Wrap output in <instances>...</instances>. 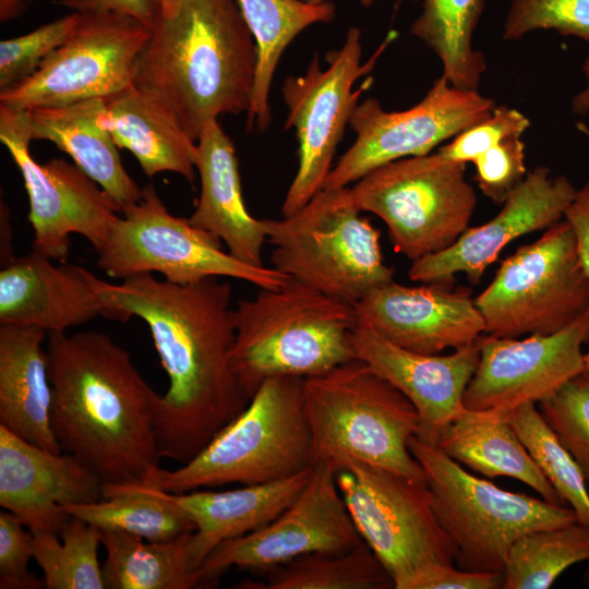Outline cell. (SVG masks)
<instances>
[{"instance_id":"6da1fadb","label":"cell","mask_w":589,"mask_h":589,"mask_svg":"<svg viewBox=\"0 0 589 589\" xmlns=\"http://www.w3.org/2000/svg\"><path fill=\"white\" fill-rule=\"evenodd\" d=\"M103 297L115 320L148 326L169 378L155 419L161 458L183 465L249 404L231 365L236 339L232 290L219 277L175 284L134 275L105 281Z\"/></svg>"},{"instance_id":"7a4b0ae2","label":"cell","mask_w":589,"mask_h":589,"mask_svg":"<svg viewBox=\"0 0 589 589\" xmlns=\"http://www.w3.org/2000/svg\"><path fill=\"white\" fill-rule=\"evenodd\" d=\"M51 426L63 453L104 484L142 483L161 459L160 399L127 349L98 332L48 334Z\"/></svg>"},{"instance_id":"3957f363","label":"cell","mask_w":589,"mask_h":589,"mask_svg":"<svg viewBox=\"0 0 589 589\" xmlns=\"http://www.w3.org/2000/svg\"><path fill=\"white\" fill-rule=\"evenodd\" d=\"M256 65L255 40L236 0H180L152 27L134 84L196 142L219 116L249 110Z\"/></svg>"},{"instance_id":"277c9868","label":"cell","mask_w":589,"mask_h":589,"mask_svg":"<svg viewBox=\"0 0 589 589\" xmlns=\"http://www.w3.org/2000/svg\"><path fill=\"white\" fill-rule=\"evenodd\" d=\"M232 370L251 398L273 376L309 377L353 360L352 304L294 278L274 289L260 288L233 310Z\"/></svg>"},{"instance_id":"5b68a950","label":"cell","mask_w":589,"mask_h":589,"mask_svg":"<svg viewBox=\"0 0 589 589\" xmlns=\"http://www.w3.org/2000/svg\"><path fill=\"white\" fill-rule=\"evenodd\" d=\"M313 465L303 377L280 375L263 381L248 406L196 456L175 470L157 467L139 484L185 493L275 482Z\"/></svg>"},{"instance_id":"8992f818","label":"cell","mask_w":589,"mask_h":589,"mask_svg":"<svg viewBox=\"0 0 589 589\" xmlns=\"http://www.w3.org/2000/svg\"><path fill=\"white\" fill-rule=\"evenodd\" d=\"M303 404L314 464L352 457L426 482L408 447L421 428L417 409L366 363L353 359L304 377Z\"/></svg>"},{"instance_id":"52a82bcc","label":"cell","mask_w":589,"mask_h":589,"mask_svg":"<svg viewBox=\"0 0 589 589\" xmlns=\"http://www.w3.org/2000/svg\"><path fill=\"white\" fill-rule=\"evenodd\" d=\"M350 188L322 189L283 219H264L272 267L329 297L354 304L393 279L380 230L361 216Z\"/></svg>"},{"instance_id":"ba28073f","label":"cell","mask_w":589,"mask_h":589,"mask_svg":"<svg viewBox=\"0 0 589 589\" xmlns=\"http://www.w3.org/2000/svg\"><path fill=\"white\" fill-rule=\"evenodd\" d=\"M408 447L425 471L434 513L457 548L461 569L503 573L518 539L577 520L569 506L503 490L416 435Z\"/></svg>"},{"instance_id":"9c48e42d","label":"cell","mask_w":589,"mask_h":589,"mask_svg":"<svg viewBox=\"0 0 589 589\" xmlns=\"http://www.w3.org/2000/svg\"><path fill=\"white\" fill-rule=\"evenodd\" d=\"M350 194L360 212L385 223L396 252L412 262L454 244L477 205L466 164L438 149L377 167L354 182Z\"/></svg>"},{"instance_id":"30bf717a","label":"cell","mask_w":589,"mask_h":589,"mask_svg":"<svg viewBox=\"0 0 589 589\" xmlns=\"http://www.w3.org/2000/svg\"><path fill=\"white\" fill-rule=\"evenodd\" d=\"M484 334L501 338L557 333L589 312V277L563 218L500 265L474 298Z\"/></svg>"},{"instance_id":"8fae6325","label":"cell","mask_w":589,"mask_h":589,"mask_svg":"<svg viewBox=\"0 0 589 589\" xmlns=\"http://www.w3.org/2000/svg\"><path fill=\"white\" fill-rule=\"evenodd\" d=\"M122 214L96 251L98 267L110 277L159 273L181 285L229 277L265 289L288 279L273 267L249 265L224 251L218 237L168 212L152 184Z\"/></svg>"},{"instance_id":"7c38bea8","label":"cell","mask_w":589,"mask_h":589,"mask_svg":"<svg viewBox=\"0 0 589 589\" xmlns=\"http://www.w3.org/2000/svg\"><path fill=\"white\" fill-rule=\"evenodd\" d=\"M330 461L361 539L388 572L395 589L426 565L455 563L457 548L434 513L426 482L352 457Z\"/></svg>"},{"instance_id":"4fadbf2b","label":"cell","mask_w":589,"mask_h":589,"mask_svg":"<svg viewBox=\"0 0 589 589\" xmlns=\"http://www.w3.org/2000/svg\"><path fill=\"white\" fill-rule=\"evenodd\" d=\"M77 13L79 23L68 39L29 77L1 91L0 105L29 111L105 99L134 84L152 28L115 11L86 9Z\"/></svg>"},{"instance_id":"5bb4252c","label":"cell","mask_w":589,"mask_h":589,"mask_svg":"<svg viewBox=\"0 0 589 589\" xmlns=\"http://www.w3.org/2000/svg\"><path fill=\"white\" fill-rule=\"evenodd\" d=\"M395 37L396 33L389 32L374 55L361 63V32L351 27L342 46L326 55L325 70L315 56L303 75L284 82L283 97L288 108L285 129L296 130L299 166L281 206L283 217L298 212L323 189L345 128L372 80L356 91L354 83L373 70Z\"/></svg>"},{"instance_id":"9a60e30c","label":"cell","mask_w":589,"mask_h":589,"mask_svg":"<svg viewBox=\"0 0 589 589\" xmlns=\"http://www.w3.org/2000/svg\"><path fill=\"white\" fill-rule=\"evenodd\" d=\"M0 140L28 196L32 251L63 263L72 233L83 236L97 251L121 213L119 206L74 163L53 158L38 164L33 158L28 111L0 105Z\"/></svg>"},{"instance_id":"2e32d148","label":"cell","mask_w":589,"mask_h":589,"mask_svg":"<svg viewBox=\"0 0 589 589\" xmlns=\"http://www.w3.org/2000/svg\"><path fill=\"white\" fill-rule=\"evenodd\" d=\"M496 104L478 89L442 75L413 107L385 111L375 98L356 107L349 125L356 140L328 173L323 189L348 187L380 166L432 153L441 143L491 116Z\"/></svg>"},{"instance_id":"e0dca14e","label":"cell","mask_w":589,"mask_h":589,"mask_svg":"<svg viewBox=\"0 0 589 589\" xmlns=\"http://www.w3.org/2000/svg\"><path fill=\"white\" fill-rule=\"evenodd\" d=\"M362 541L337 486L334 464L321 460L276 518L218 544L199 570L205 586L231 567L266 570L310 553L348 550Z\"/></svg>"},{"instance_id":"ac0fdd59","label":"cell","mask_w":589,"mask_h":589,"mask_svg":"<svg viewBox=\"0 0 589 589\" xmlns=\"http://www.w3.org/2000/svg\"><path fill=\"white\" fill-rule=\"evenodd\" d=\"M478 366L464 393L467 410L493 417L539 404L584 371L582 345L589 340V312L550 335L479 337Z\"/></svg>"},{"instance_id":"d6986e66","label":"cell","mask_w":589,"mask_h":589,"mask_svg":"<svg viewBox=\"0 0 589 589\" xmlns=\"http://www.w3.org/2000/svg\"><path fill=\"white\" fill-rule=\"evenodd\" d=\"M576 188L548 167L529 171L489 221L468 229L449 248L413 261L408 276L416 283H453L464 273L478 284L503 249L515 239L544 231L562 220Z\"/></svg>"},{"instance_id":"ffe728a7","label":"cell","mask_w":589,"mask_h":589,"mask_svg":"<svg viewBox=\"0 0 589 589\" xmlns=\"http://www.w3.org/2000/svg\"><path fill=\"white\" fill-rule=\"evenodd\" d=\"M453 283L406 286L394 280L353 304L359 320L395 345L422 354H438L474 342L484 320L465 288Z\"/></svg>"},{"instance_id":"44dd1931","label":"cell","mask_w":589,"mask_h":589,"mask_svg":"<svg viewBox=\"0 0 589 589\" xmlns=\"http://www.w3.org/2000/svg\"><path fill=\"white\" fill-rule=\"evenodd\" d=\"M478 339L441 356L401 348L359 318L351 333L354 358L411 401L421 422L416 436L433 445L442 431L466 410L462 397L479 363Z\"/></svg>"},{"instance_id":"7402d4cb","label":"cell","mask_w":589,"mask_h":589,"mask_svg":"<svg viewBox=\"0 0 589 589\" xmlns=\"http://www.w3.org/2000/svg\"><path fill=\"white\" fill-rule=\"evenodd\" d=\"M104 498L103 481L74 456L53 453L0 425V506L31 532L60 534L63 505Z\"/></svg>"},{"instance_id":"603a6c76","label":"cell","mask_w":589,"mask_h":589,"mask_svg":"<svg viewBox=\"0 0 589 589\" xmlns=\"http://www.w3.org/2000/svg\"><path fill=\"white\" fill-rule=\"evenodd\" d=\"M104 284L83 266L56 265L34 251L14 256L0 271V325L59 334L97 316L115 320L101 293Z\"/></svg>"},{"instance_id":"cb8c5ba5","label":"cell","mask_w":589,"mask_h":589,"mask_svg":"<svg viewBox=\"0 0 589 589\" xmlns=\"http://www.w3.org/2000/svg\"><path fill=\"white\" fill-rule=\"evenodd\" d=\"M196 146L201 193L188 220L218 237L240 262L264 266L265 221L254 218L247 209L236 151L218 120L205 127Z\"/></svg>"},{"instance_id":"d4e9b609","label":"cell","mask_w":589,"mask_h":589,"mask_svg":"<svg viewBox=\"0 0 589 589\" xmlns=\"http://www.w3.org/2000/svg\"><path fill=\"white\" fill-rule=\"evenodd\" d=\"M313 466L279 481L236 490L185 493L157 490L193 521L195 530L191 534L190 549L193 563L200 569L218 544L248 534L276 518L304 488Z\"/></svg>"},{"instance_id":"484cf974","label":"cell","mask_w":589,"mask_h":589,"mask_svg":"<svg viewBox=\"0 0 589 589\" xmlns=\"http://www.w3.org/2000/svg\"><path fill=\"white\" fill-rule=\"evenodd\" d=\"M105 99L92 98L28 111L33 140H46L68 154L119 206L135 204L142 189L124 169L119 147L106 128Z\"/></svg>"},{"instance_id":"4316f807","label":"cell","mask_w":589,"mask_h":589,"mask_svg":"<svg viewBox=\"0 0 589 589\" xmlns=\"http://www.w3.org/2000/svg\"><path fill=\"white\" fill-rule=\"evenodd\" d=\"M46 334L35 326L0 325V425L41 448L62 453L51 426Z\"/></svg>"},{"instance_id":"83f0119b","label":"cell","mask_w":589,"mask_h":589,"mask_svg":"<svg viewBox=\"0 0 589 589\" xmlns=\"http://www.w3.org/2000/svg\"><path fill=\"white\" fill-rule=\"evenodd\" d=\"M105 105L104 121L115 143L136 158L147 177L169 171L193 183L196 142L160 100L132 84L105 98Z\"/></svg>"},{"instance_id":"f1b7e54d","label":"cell","mask_w":589,"mask_h":589,"mask_svg":"<svg viewBox=\"0 0 589 589\" xmlns=\"http://www.w3.org/2000/svg\"><path fill=\"white\" fill-rule=\"evenodd\" d=\"M435 445L474 472L490 479L514 478L546 502L565 505L505 418L466 409L442 431Z\"/></svg>"},{"instance_id":"f546056e","label":"cell","mask_w":589,"mask_h":589,"mask_svg":"<svg viewBox=\"0 0 589 589\" xmlns=\"http://www.w3.org/2000/svg\"><path fill=\"white\" fill-rule=\"evenodd\" d=\"M257 49L253 93L247 111V128L264 131L271 122L269 91L279 59L288 45L306 27L329 22L335 8L329 2L303 0H236Z\"/></svg>"},{"instance_id":"4dcf8cb0","label":"cell","mask_w":589,"mask_h":589,"mask_svg":"<svg viewBox=\"0 0 589 589\" xmlns=\"http://www.w3.org/2000/svg\"><path fill=\"white\" fill-rule=\"evenodd\" d=\"M101 531L106 558L101 564L107 589H192L204 587L194 565L192 532L167 541H147L111 530Z\"/></svg>"},{"instance_id":"1f68e13d","label":"cell","mask_w":589,"mask_h":589,"mask_svg":"<svg viewBox=\"0 0 589 589\" xmlns=\"http://www.w3.org/2000/svg\"><path fill=\"white\" fill-rule=\"evenodd\" d=\"M62 509L98 528L167 541L195 530L185 512L157 489L135 483L104 484V498L68 504Z\"/></svg>"},{"instance_id":"d6a6232c","label":"cell","mask_w":589,"mask_h":589,"mask_svg":"<svg viewBox=\"0 0 589 589\" xmlns=\"http://www.w3.org/2000/svg\"><path fill=\"white\" fill-rule=\"evenodd\" d=\"M484 0H424L410 33L441 60L442 76L455 87L478 89L486 62L472 46Z\"/></svg>"},{"instance_id":"836d02e7","label":"cell","mask_w":589,"mask_h":589,"mask_svg":"<svg viewBox=\"0 0 589 589\" xmlns=\"http://www.w3.org/2000/svg\"><path fill=\"white\" fill-rule=\"evenodd\" d=\"M266 589H388L394 582L369 545L315 552L268 569Z\"/></svg>"},{"instance_id":"e575fe53","label":"cell","mask_w":589,"mask_h":589,"mask_svg":"<svg viewBox=\"0 0 589 589\" xmlns=\"http://www.w3.org/2000/svg\"><path fill=\"white\" fill-rule=\"evenodd\" d=\"M589 561V526L579 521L540 529L510 548L503 589H548L570 566Z\"/></svg>"},{"instance_id":"d590c367","label":"cell","mask_w":589,"mask_h":589,"mask_svg":"<svg viewBox=\"0 0 589 589\" xmlns=\"http://www.w3.org/2000/svg\"><path fill=\"white\" fill-rule=\"evenodd\" d=\"M33 533V558L47 589H105L98 548L101 531L70 516L60 534Z\"/></svg>"},{"instance_id":"8d00e7d4","label":"cell","mask_w":589,"mask_h":589,"mask_svg":"<svg viewBox=\"0 0 589 589\" xmlns=\"http://www.w3.org/2000/svg\"><path fill=\"white\" fill-rule=\"evenodd\" d=\"M544 477L577 521L589 526V486L584 473L557 438L534 404L519 407L505 417Z\"/></svg>"},{"instance_id":"74e56055","label":"cell","mask_w":589,"mask_h":589,"mask_svg":"<svg viewBox=\"0 0 589 589\" xmlns=\"http://www.w3.org/2000/svg\"><path fill=\"white\" fill-rule=\"evenodd\" d=\"M539 411L580 467L589 486V377L582 373L569 380Z\"/></svg>"},{"instance_id":"f35d334b","label":"cell","mask_w":589,"mask_h":589,"mask_svg":"<svg viewBox=\"0 0 589 589\" xmlns=\"http://www.w3.org/2000/svg\"><path fill=\"white\" fill-rule=\"evenodd\" d=\"M80 13H71L27 34L0 43V92L29 77L44 60L72 34Z\"/></svg>"},{"instance_id":"ab89813d","label":"cell","mask_w":589,"mask_h":589,"mask_svg":"<svg viewBox=\"0 0 589 589\" xmlns=\"http://www.w3.org/2000/svg\"><path fill=\"white\" fill-rule=\"evenodd\" d=\"M538 29L589 43V0H510L503 38L516 40Z\"/></svg>"},{"instance_id":"60d3db41","label":"cell","mask_w":589,"mask_h":589,"mask_svg":"<svg viewBox=\"0 0 589 589\" xmlns=\"http://www.w3.org/2000/svg\"><path fill=\"white\" fill-rule=\"evenodd\" d=\"M525 148L521 136L512 135L472 163L479 189L494 203L503 204L526 178L528 172Z\"/></svg>"},{"instance_id":"b9f144b4","label":"cell","mask_w":589,"mask_h":589,"mask_svg":"<svg viewBox=\"0 0 589 589\" xmlns=\"http://www.w3.org/2000/svg\"><path fill=\"white\" fill-rule=\"evenodd\" d=\"M529 127L530 120L522 112L496 105L489 118L464 130L438 151L452 160L473 163L504 139L512 135L522 136Z\"/></svg>"},{"instance_id":"7bdbcfd3","label":"cell","mask_w":589,"mask_h":589,"mask_svg":"<svg viewBox=\"0 0 589 589\" xmlns=\"http://www.w3.org/2000/svg\"><path fill=\"white\" fill-rule=\"evenodd\" d=\"M33 557V533L17 516L5 510L0 513V588L40 589L44 578L28 570Z\"/></svg>"},{"instance_id":"ee69618b","label":"cell","mask_w":589,"mask_h":589,"mask_svg":"<svg viewBox=\"0 0 589 589\" xmlns=\"http://www.w3.org/2000/svg\"><path fill=\"white\" fill-rule=\"evenodd\" d=\"M503 582V573L472 572L454 564L434 563L411 574L398 589H498Z\"/></svg>"},{"instance_id":"f6af8a7d","label":"cell","mask_w":589,"mask_h":589,"mask_svg":"<svg viewBox=\"0 0 589 589\" xmlns=\"http://www.w3.org/2000/svg\"><path fill=\"white\" fill-rule=\"evenodd\" d=\"M56 3L75 12L86 9L115 11L130 15L151 28L161 14L160 0H58Z\"/></svg>"},{"instance_id":"bcb514c9","label":"cell","mask_w":589,"mask_h":589,"mask_svg":"<svg viewBox=\"0 0 589 589\" xmlns=\"http://www.w3.org/2000/svg\"><path fill=\"white\" fill-rule=\"evenodd\" d=\"M563 218L573 231L579 262L589 277V180L576 190Z\"/></svg>"},{"instance_id":"7dc6e473","label":"cell","mask_w":589,"mask_h":589,"mask_svg":"<svg viewBox=\"0 0 589 589\" xmlns=\"http://www.w3.org/2000/svg\"><path fill=\"white\" fill-rule=\"evenodd\" d=\"M32 0H0V21L7 23L21 16Z\"/></svg>"},{"instance_id":"c3c4849f","label":"cell","mask_w":589,"mask_h":589,"mask_svg":"<svg viewBox=\"0 0 589 589\" xmlns=\"http://www.w3.org/2000/svg\"><path fill=\"white\" fill-rule=\"evenodd\" d=\"M582 71L587 80V86L576 94L572 101V109L578 115L589 112V57L584 61Z\"/></svg>"},{"instance_id":"681fc988","label":"cell","mask_w":589,"mask_h":589,"mask_svg":"<svg viewBox=\"0 0 589 589\" xmlns=\"http://www.w3.org/2000/svg\"><path fill=\"white\" fill-rule=\"evenodd\" d=\"M180 0H160L161 3V13L168 12L173 9Z\"/></svg>"},{"instance_id":"f907efd6","label":"cell","mask_w":589,"mask_h":589,"mask_svg":"<svg viewBox=\"0 0 589 589\" xmlns=\"http://www.w3.org/2000/svg\"><path fill=\"white\" fill-rule=\"evenodd\" d=\"M582 374L589 377V351L584 354V371Z\"/></svg>"},{"instance_id":"816d5d0a","label":"cell","mask_w":589,"mask_h":589,"mask_svg":"<svg viewBox=\"0 0 589 589\" xmlns=\"http://www.w3.org/2000/svg\"><path fill=\"white\" fill-rule=\"evenodd\" d=\"M578 131H580L582 134L589 137V127L584 122H578L576 124Z\"/></svg>"},{"instance_id":"f5cc1de1","label":"cell","mask_w":589,"mask_h":589,"mask_svg":"<svg viewBox=\"0 0 589 589\" xmlns=\"http://www.w3.org/2000/svg\"><path fill=\"white\" fill-rule=\"evenodd\" d=\"M305 2H310V3H321V2H324L325 0H303ZM374 0H360V2L365 5V7H369L373 3Z\"/></svg>"},{"instance_id":"db71d44e","label":"cell","mask_w":589,"mask_h":589,"mask_svg":"<svg viewBox=\"0 0 589 589\" xmlns=\"http://www.w3.org/2000/svg\"><path fill=\"white\" fill-rule=\"evenodd\" d=\"M584 580L589 586V568L584 574Z\"/></svg>"}]
</instances>
